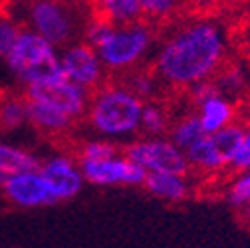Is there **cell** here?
Returning <instances> with one entry per match:
<instances>
[{
  "label": "cell",
  "instance_id": "6da1fadb",
  "mask_svg": "<svg viewBox=\"0 0 250 248\" xmlns=\"http://www.w3.org/2000/svg\"><path fill=\"white\" fill-rule=\"evenodd\" d=\"M225 54L223 26L214 20H195L163 42L155 58V74L171 85L193 87L221 70Z\"/></svg>",
  "mask_w": 250,
  "mask_h": 248
},
{
  "label": "cell",
  "instance_id": "7a4b0ae2",
  "mask_svg": "<svg viewBox=\"0 0 250 248\" xmlns=\"http://www.w3.org/2000/svg\"><path fill=\"white\" fill-rule=\"evenodd\" d=\"M143 100L125 85H105L89 100L87 119L104 137H129L141 129Z\"/></svg>",
  "mask_w": 250,
  "mask_h": 248
},
{
  "label": "cell",
  "instance_id": "3957f363",
  "mask_svg": "<svg viewBox=\"0 0 250 248\" xmlns=\"http://www.w3.org/2000/svg\"><path fill=\"white\" fill-rule=\"evenodd\" d=\"M6 62L8 68L26 85L64 76L56 46L38 36L34 30H20L10 54L6 56Z\"/></svg>",
  "mask_w": 250,
  "mask_h": 248
},
{
  "label": "cell",
  "instance_id": "277c9868",
  "mask_svg": "<svg viewBox=\"0 0 250 248\" xmlns=\"http://www.w3.org/2000/svg\"><path fill=\"white\" fill-rule=\"evenodd\" d=\"M153 44L151 28L143 22H133L127 26H113L109 36L96 48L104 68L127 70L137 66L147 56Z\"/></svg>",
  "mask_w": 250,
  "mask_h": 248
},
{
  "label": "cell",
  "instance_id": "5b68a950",
  "mask_svg": "<svg viewBox=\"0 0 250 248\" xmlns=\"http://www.w3.org/2000/svg\"><path fill=\"white\" fill-rule=\"evenodd\" d=\"M125 157L133 161L137 167H141L147 175L161 173V175H181L185 177L191 169L189 159L185 151H181L171 139L161 137H149V139H137L127 145Z\"/></svg>",
  "mask_w": 250,
  "mask_h": 248
},
{
  "label": "cell",
  "instance_id": "8992f818",
  "mask_svg": "<svg viewBox=\"0 0 250 248\" xmlns=\"http://www.w3.org/2000/svg\"><path fill=\"white\" fill-rule=\"evenodd\" d=\"M242 141H244V127L232 123V125L221 129L218 133L205 135L185 155L191 167L203 171H221L223 167L230 165L232 155Z\"/></svg>",
  "mask_w": 250,
  "mask_h": 248
},
{
  "label": "cell",
  "instance_id": "52a82bcc",
  "mask_svg": "<svg viewBox=\"0 0 250 248\" xmlns=\"http://www.w3.org/2000/svg\"><path fill=\"white\" fill-rule=\"evenodd\" d=\"M26 100L30 102H38L44 105H50L70 119L83 115L89 107V96L87 91L70 82L66 76H58L40 83H32L26 87Z\"/></svg>",
  "mask_w": 250,
  "mask_h": 248
},
{
  "label": "cell",
  "instance_id": "ba28073f",
  "mask_svg": "<svg viewBox=\"0 0 250 248\" xmlns=\"http://www.w3.org/2000/svg\"><path fill=\"white\" fill-rule=\"evenodd\" d=\"M60 66L62 74L85 91L102 83L105 70L98 52L85 42L66 46V50L60 56Z\"/></svg>",
  "mask_w": 250,
  "mask_h": 248
},
{
  "label": "cell",
  "instance_id": "9c48e42d",
  "mask_svg": "<svg viewBox=\"0 0 250 248\" xmlns=\"http://www.w3.org/2000/svg\"><path fill=\"white\" fill-rule=\"evenodd\" d=\"M32 30L52 46H66L74 36L72 12L58 2H36L30 6Z\"/></svg>",
  "mask_w": 250,
  "mask_h": 248
},
{
  "label": "cell",
  "instance_id": "30bf717a",
  "mask_svg": "<svg viewBox=\"0 0 250 248\" xmlns=\"http://www.w3.org/2000/svg\"><path fill=\"white\" fill-rule=\"evenodd\" d=\"M80 171L83 175V181L91 185H145L147 173L137 167L127 157H113L105 161H80Z\"/></svg>",
  "mask_w": 250,
  "mask_h": 248
},
{
  "label": "cell",
  "instance_id": "8fae6325",
  "mask_svg": "<svg viewBox=\"0 0 250 248\" xmlns=\"http://www.w3.org/2000/svg\"><path fill=\"white\" fill-rule=\"evenodd\" d=\"M40 175L44 177L54 201L72 199L83 187V175L80 167H76L72 159L62 157V155L48 159L40 167Z\"/></svg>",
  "mask_w": 250,
  "mask_h": 248
},
{
  "label": "cell",
  "instance_id": "7c38bea8",
  "mask_svg": "<svg viewBox=\"0 0 250 248\" xmlns=\"http://www.w3.org/2000/svg\"><path fill=\"white\" fill-rule=\"evenodd\" d=\"M2 189L6 197L18 205V207H44L56 203L50 195V189L40 175V171H30V173H20L6 177L2 183Z\"/></svg>",
  "mask_w": 250,
  "mask_h": 248
},
{
  "label": "cell",
  "instance_id": "4fadbf2b",
  "mask_svg": "<svg viewBox=\"0 0 250 248\" xmlns=\"http://www.w3.org/2000/svg\"><path fill=\"white\" fill-rule=\"evenodd\" d=\"M234 115H236V107L225 96H214V98L203 102L199 105V111H197V117H199L203 131L207 135L218 133L221 129L232 125Z\"/></svg>",
  "mask_w": 250,
  "mask_h": 248
},
{
  "label": "cell",
  "instance_id": "5bb4252c",
  "mask_svg": "<svg viewBox=\"0 0 250 248\" xmlns=\"http://www.w3.org/2000/svg\"><path fill=\"white\" fill-rule=\"evenodd\" d=\"M40 161L36 155L28 153L20 147L0 143V187L6 177L20 175V173H30V171H40Z\"/></svg>",
  "mask_w": 250,
  "mask_h": 248
},
{
  "label": "cell",
  "instance_id": "9a60e30c",
  "mask_svg": "<svg viewBox=\"0 0 250 248\" xmlns=\"http://www.w3.org/2000/svg\"><path fill=\"white\" fill-rule=\"evenodd\" d=\"M145 189L159 197L163 201H183L187 195H189V183H187L185 177L181 175H161V173H151L145 179Z\"/></svg>",
  "mask_w": 250,
  "mask_h": 248
},
{
  "label": "cell",
  "instance_id": "2e32d148",
  "mask_svg": "<svg viewBox=\"0 0 250 248\" xmlns=\"http://www.w3.org/2000/svg\"><path fill=\"white\" fill-rule=\"evenodd\" d=\"M26 113H28V121L42 131H52V133L64 131L72 123V119L62 111L38 102H30V100H26Z\"/></svg>",
  "mask_w": 250,
  "mask_h": 248
},
{
  "label": "cell",
  "instance_id": "e0dca14e",
  "mask_svg": "<svg viewBox=\"0 0 250 248\" xmlns=\"http://www.w3.org/2000/svg\"><path fill=\"white\" fill-rule=\"evenodd\" d=\"M100 8L102 18H105L113 26H127L139 22V16H143L141 0H105L100 4Z\"/></svg>",
  "mask_w": 250,
  "mask_h": 248
},
{
  "label": "cell",
  "instance_id": "ac0fdd59",
  "mask_svg": "<svg viewBox=\"0 0 250 248\" xmlns=\"http://www.w3.org/2000/svg\"><path fill=\"white\" fill-rule=\"evenodd\" d=\"M205 135L207 133L203 131V125H201L197 113H195V115L183 117L177 123V125L173 127V131H171V143H175L181 151L187 153L193 145H197Z\"/></svg>",
  "mask_w": 250,
  "mask_h": 248
},
{
  "label": "cell",
  "instance_id": "d6986e66",
  "mask_svg": "<svg viewBox=\"0 0 250 248\" xmlns=\"http://www.w3.org/2000/svg\"><path fill=\"white\" fill-rule=\"evenodd\" d=\"M141 129L149 137H159L167 129V115L157 103H145L141 111Z\"/></svg>",
  "mask_w": 250,
  "mask_h": 248
},
{
  "label": "cell",
  "instance_id": "ffe728a7",
  "mask_svg": "<svg viewBox=\"0 0 250 248\" xmlns=\"http://www.w3.org/2000/svg\"><path fill=\"white\" fill-rule=\"evenodd\" d=\"M214 83L218 89H221V94L225 98L240 94V91L246 87V72L240 66L225 68L221 74H218V78L214 80Z\"/></svg>",
  "mask_w": 250,
  "mask_h": 248
},
{
  "label": "cell",
  "instance_id": "44dd1931",
  "mask_svg": "<svg viewBox=\"0 0 250 248\" xmlns=\"http://www.w3.org/2000/svg\"><path fill=\"white\" fill-rule=\"evenodd\" d=\"M227 199H229V205L234 208L244 210L250 205V173H240L232 181L227 193Z\"/></svg>",
  "mask_w": 250,
  "mask_h": 248
},
{
  "label": "cell",
  "instance_id": "7402d4cb",
  "mask_svg": "<svg viewBox=\"0 0 250 248\" xmlns=\"http://www.w3.org/2000/svg\"><path fill=\"white\" fill-rule=\"evenodd\" d=\"M26 121H28L26 102L8 100L0 105V123H2L4 127H20Z\"/></svg>",
  "mask_w": 250,
  "mask_h": 248
},
{
  "label": "cell",
  "instance_id": "603a6c76",
  "mask_svg": "<svg viewBox=\"0 0 250 248\" xmlns=\"http://www.w3.org/2000/svg\"><path fill=\"white\" fill-rule=\"evenodd\" d=\"M117 157V149L109 141H87L82 149V161H105Z\"/></svg>",
  "mask_w": 250,
  "mask_h": 248
},
{
  "label": "cell",
  "instance_id": "cb8c5ba5",
  "mask_svg": "<svg viewBox=\"0 0 250 248\" xmlns=\"http://www.w3.org/2000/svg\"><path fill=\"white\" fill-rule=\"evenodd\" d=\"M20 34L18 26L12 22V18L4 12H0V56L6 58Z\"/></svg>",
  "mask_w": 250,
  "mask_h": 248
},
{
  "label": "cell",
  "instance_id": "d4e9b609",
  "mask_svg": "<svg viewBox=\"0 0 250 248\" xmlns=\"http://www.w3.org/2000/svg\"><path fill=\"white\" fill-rule=\"evenodd\" d=\"M113 30V24L107 22L105 18H98L87 24V30H85V44H89L93 50H96Z\"/></svg>",
  "mask_w": 250,
  "mask_h": 248
},
{
  "label": "cell",
  "instance_id": "484cf974",
  "mask_svg": "<svg viewBox=\"0 0 250 248\" xmlns=\"http://www.w3.org/2000/svg\"><path fill=\"white\" fill-rule=\"evenodd\" d=\"M129 89L133 91L139 100L151 98L155 94V89H157V78L151 76V74H135L131 78Z\"/></svg>",
  "mask_w": 250,
  "mask_h": 248
},
{
  "label": "cell",
  "instance_id": "4316f807",
  "mask_svg": "<svg viewBox=\"0 0 250 248\" xmlns=\"http://www.w3.org/2000/svg\"><path fill=\"white\" fill-rule=\"evenodd\" d=\"M230 167L240 173H250V125H248V129H244V141L234 151Z\"/></svg>",
  "mask_w": 250,
  "mask_h": 248
},
{
  "label": "cell",
  "instance_id": "83f0119b",
  "mask_svg": "<svg viewBox=\"0 0 250 248\" xmlns=\"http://www.w3.org/2000/svg\"><path fill=\"white\" fill-rule=\"evenodd\" d=\"M214 96H223V94H221V89L216 87V83L210 82V80L201 82V83H197V85L191 87V98L195 100L197 105H201L203 102H207V100H210Z\"/></svg>",
  "mask_w": 250,
  "mask_h": 248
},
{
  "label": "cell",
  "instance_id": "f1b7e54d",
  "mask_svg": "<svg viewBox=\"0 0 250 248\" xmlns=\"http://www.w3.org/2000/svg\"><path fill=\"white\" fill-rule=\"evenodd\" d=\"M141 6H143V14L147 16H165L175 8V2L171 0H141Z\"/></svg>",
  "mask_w": 250,
  "mask_h": 248
},
{
  "label": "cell",
  "instance_id": "f546056e",
  "mask_svg": "<svg viewBox=\"0 0 250 248\" xmlns=\"http://www.w3.org/2000/svg\"><path fill=\"white\" fill-rule=\"evenodd\" d=\"M244 216H246V221L250 223V205H248V207L244 208Z\"/></svg>",
  "mask_w": 250,
  "mask_h": 248
}]
</instances>
